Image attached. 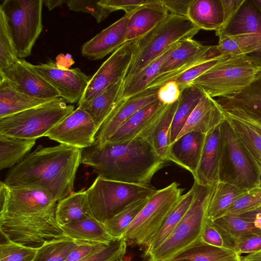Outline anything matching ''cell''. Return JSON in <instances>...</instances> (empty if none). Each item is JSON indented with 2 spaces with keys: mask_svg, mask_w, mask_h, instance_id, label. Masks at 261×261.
Listing matches in <instances>:
<instances>
[{
  "mask_svg": "<svg viewBox=\"0 0 261 261\" xmlns=\"http://www.w3.org/2000/svg\"><path fill=\"white\" fill-rule=\"evenodd\" d=\"M242 261H261V250L241 256Z\"/></svg>",
  "mask_w": 261,
  "mask_h": 261,
  "instance_id": "58",
  "label": "cell"
},
{
  "mask_svg": "<svg viewBox=\"0 0 261 261\" xmlns=\"http://www.w3.org/2000/svg\"><path fill=\"white\" fill-rule=\"evenodd\" d=\"M77 246L65 261H81L87 256L108 244L78 241Z\"/></svg>",
  "mask_w": 261,
  "mask_h": 261,
  "instance_id": "54",
  "label": "cell"
},
{
  "mask_svg": "<svg viewBox=\"0 0 261 261\" xmlns=\"http://www.w3.org/2000/svg\"><path fill=\"white\" fill-rule=\"evenodd\" d=\"M18 59L5 17L0 11V70L8 67Z\"/></svg>",
  "mask_w": 261,
  "mask_h": 261,
  "instance_id": "45",
  "label": "cell"
},
{
  "mask_svg": "<svg viewBox=\"0 0 261 261\" xmlns=\"http://www.w3.org/2000/svg\"><path fill=\"white\" fill-rule=\"evenodd\" d=\"M66 4L70 10L91 14L100 22L106 19L112 11L99 1L69 0Z\"/></svg>",
  "mask_w": 261,
  "mask_h": 261,
  "instance_id": "49",
  "label": "cell"
},
{
  "mask_svg": "<svg viewBox=\"0 0 261 261\" xmlns=\"http://www.w3.org/2000/svg\"><path fill=\"white\" fill-rule=\"evenodd\" d=\"M43 0H5L0 6L17 57L29 56L41 34Z\"/></svg>",
  "mask_w": 261,
  "mask_h": 261,
  "instance_id": "10",
  "label": "cell"
},
{
  "mask_svg": "<svg viewBox=\"0 0 261 261\" xmlns=\"http://www.w3.org/2000/svg\"><path fill=\"white\" fill-rule=\"evenodd\" d=\"M234 251L211 246L200 241L169 261H242Z\"/></svg>",
  "mask_w": 261,
  "mask_h": 261,
  "instance_id": "31",
  "label": "cell"
},
{
  "mask_svg": "<svg viewBox=\"0 0 261 261\" xmlns=\"http://www.w3.org/2000/svg\"><path fill=\"white\" fill-rule=\"evenodd\" d=\"M260 207H261V185L248 190L244 195L237 199L223 216L226 215L239 216Z\"/></svg>",
  "mask_w": 261,
  "mask_h": 261,
  "instance_id": "44",
  "label": "cell"
},
{
  "mask_svg": "<svg viewBox=\"0 0 261 261\" xmlns=\"http://www.w3.org/2000/svg\"><path fill=\"white\" fill-rule=\"evenodd\" d=\"M225 121L221 106L204 92L177 138L192 132L206 135Z\"/></svg>",
  "mask_w": 261,
  "mask_h": 261,
  "instance_id": "20",
  "label": "cell"
},
{
  "mask_svg": "<svg viewBox=\"0 0 261 261\" xmlns=\"http://www.w3.org/2000/svg\"><path fill=\"white\" fill-rule=\"evenodd\" d=\"M192 0H161L169 14L183 17L188 16L189 7Z\"/></svg>",
  "mask_w": 261,
  "mask_h": 261,
  "instance_id": "56",
  "label": "cell"
},
{
  "mask_svg": "<svg viewBox=\"0 0 261 261\" xmlns=\"http://www.w3.org/2000/svg\"><path fill=\"white\" fill-rule=\"evenodd\" d=\"M36 140L0 134V169L11 168L19 163L29 153Z\"/></svg>",
  "mask_w": 261,
  "mask_h": 261,
  "instance_id": "34",
  "label": "cell"
},
{
  "mask_svg": "<svg viewBox=\"0 0 261 261\" xmlns=\"http://www.w3.org/2000/svg\"><path fill=\"white\" fill-rule=\"evenodd\" d=\"M74 111L64 99L56 98L48 102L0 118V134L34 139L45 137L56 125Z\"/></svg>",
  "mask_w": 261,
  "mask_h": 261,
  "instance_id": "8",
  "label": "cell"
},
{
  "mask_svg": "<svg viewBox=\"0 0 261 261\" xmlns=\"http://www.w3.org/2000/svg\"><path fill=\"white\" fill-rule=\"evenodd\" d=\"M56 218L61 227L67 224L93 217L86 190L73 192L59 201Z\"/></svg>",
  "mask_w": 261,
  "mask_h": 261,
  "instance_id": "27",
  "label": "cell"
},
{
  "mask_svg": "<svg viewBox=\"0 0 261 261\" xmlns=\"http://www.w3.org/2000/svg\"><path fill=\"white\" fill-rule=\"evenodd\" d=\"M149 197L129 204L106 221L103 224L108 233L115 239H121L125 231L146 204Z\"/></svg>",
  "mask_w": 261,
  "mask_h": 261,
  "instance_id": "37",
  "label": "cell"
},
{
  "mask_svg": "<svg viewBox=\"0 0 261 261\" xmlns=\"http://www.w3.org/2000/svg\"><path fill=\"white\" fill-rule=\"evenodd\" d=\"M204 93L201 88L193 85H190L181 92L172 123L171 144L176 139Z\"/></svg>",
  "mask_w": 261,
  "mask_h": 261,
  "instance_id": "32",
  "label": "cell"
},
{
  "mask_svg": "<svg viewBox=\"0 0 261 261\" xmlns=\"http://www.w3.org/2000/svg\"><path fill=\"white\" fill-rule=\"evenodd\" d=\"M227 122L252 160L261 166V135L247 124L225 114Z\"/></svg>",
  "mask_w": 261,
  "mask_h": 261,
  "instance_id": "38",
  "label": "cell"
},
{
  "mask_svg": "<svg viewBox=\"0 0 261 261\" xmlns=\"http://www.w3.org/2000/svg\"><path fill=\"white\" fill-rule=\"evenodd\" d=\"M221 127L223 147L220 181L241 190L260 185L257 167L243 143L226 120Z\"/></svg>",
  "mask_w": 261,
  "mask_h": 261,
  "instance_id": "11",
  "label": "cell"
},
{
  "mask_svg": "<svg viewBox=\"0 0 261 261\" xmlns=\"http://www.w3.org/2000/svg\"><path fill=\"white\" fill-rule=\"evenodd\" d=\"M201 240L215 247L234 250V243L228 236L211 220L205 219Z\"/></svg>",
  "mask_w": 261,
  "mask_h": 261,
  "instance_id": "48",
  "label": "cell"
},
{
  "mask_svg": "<svg viewBox=\"0 0 261 261\" xmlns=\"http://www.w3.org/2000/svg\"><path fill=\"white\" fill-rule=\"evenodd\" d=\"M98 129L89 114L78 107L45 136L49 139L81 149L92 146Z\"/></svg>",
  "mask_w": 261,
  "mask_h": 261,
  "instance_id": "14",
  "label": "cell"
},
{
  "mask_svg": "<svg viewBox=\"0 0 261 261\" xmlns=\"http://www.w3.org/2000/svg\"><path fill=\"white\" fill-rule=\"evenodd\" d=\"M78 244L69 238L47 242L37 249L33 261H65Z\"/></svg>",
  "mask_w": 261,
  "mask_h": 261,
  "instance_id": "40",
  "label": "cell"
},
{
  "mask_svg": "<svg viewBox=\"0 0 261 261\" xmlns=\"http://www.w3.org/2000/svg\"><path fill=\"white\" fill-rule=\"evenodd\" d=\"M220 56L222 55L217 51L216 45H204L198 54L184 64L169 72L156 76L146 89H159L166 83L175 80L180 74L192 67Z\"/></svg>",
  "mask_w": 261,
  "mask_h": 261,
  "instance_id": "39",
  "label": "cell"
},
{
  "mask_svg": "<svg viewBox=\"0 0 261 261\" xmlns=\"http://www.w3.org/2000/svg\"><path fill=\"white\" fill-rule=\"evenodd\" d=\"M156 190L150 185L128 183L98 175L86 192L92 216L104 223L129 204L150 197Z\"/></svg>",
  "mask_w": 261,
  "mask_h": 261,
  "instance_id": "6",
  "label": "cell"
},
{
  "mask_svg": "<svg viewBox=\"0 0 261 261\" xmlns=\"http://www.w3.org/2000/svg\"><path fill=\"white\" fill-rule=\"evenodd\" d=\"M27 64L52 86L60 97L70 103L79 102L90 79L79 68H67L52 61L37 65L28 62Z\"/></svg>",
  "mask_w": 261,
  "mask_h": 261,
  "instance_id": "13",
  "label": "cell"
},
{
  "mask_svg": "<svg viewBox=\"0 0 261 261\" xmlns=\"http://www.w3.org/2000/svg\"><path fill=\"white\" fill-rule=\"evenodd\" d=\"M150 0H100L103 5L113 12L122 10L125 14L130 13L141 6L148 3Z\"/></svg>",
  "mask_w": 261,
  "mask_h": 261,
  "instance_id": "53",
  "label": "cell"
},
{
  "mask_svg": "<svg viewBox=\"0 0 261 261\" xmlns=\"http://www.w3.org/2000/svg\"><path fill=\"white\" fill-rule=\"evenodd\" d=\"M182 191L176 182L156 190L149 198L121 239L127 244L146 247L181 196Z\"/></svg>",
  "mask_w": 261,
  "mask_h": 261,
  "instance_id": "9",
  "label": "cell"
},
{
  "mask_svg": "<svg viewBox=\"0 0 261 261\" xmlns=\"http://www.w3.org/2000/svg\"><path fill=\"white\" fill-rule=\"evenodd\" d=\"M119 261H127V260H119ZM127 261H128V260H127Z\"/></svg>",
  "mask_w": 261,
  "mask_h": 261,
  "instance_id": "61",
  "label": "cell"
},
{
  "mask_svg": "<svg viewBox=\"0 0 261 261\" xmlns=\"http://www.w3.org/2000/svg\"><path fill=\"white\" fill-rule=\"evenodd\" d=\"M54 99L28 95L16 90L6 80L0 79V118L40 106Z\"/></svg>",
  "mask_w": 261,
  "mask_h": 261,
  "instance_id": "24",
  "label": "cell"
},
{
  "mask_svg": "<svg viewBox=\"0 0 261 261\" xmlns=\"http://www.w3.org/2000/svg\"><path fill=\"white\" fill-rule=\"evenodd\" d=\"M250 1L261 14V0H250Z\"/></svg>",
  "mask_w": 261,
  "mask_h": 261,
  "instance_id": "60",
  "label": "cell"
},
{
  "mask_svg": "<svg viewBox=\"0 0 261 261\" xmlns=\"http://www.w3.org/2000/svg\"><path fill=\"white\" fill-rule=\"evenodd\" d=\"M37 249L7 240L0 245V261H33Z\"/></svg>",
  "mask_w": 261,
  "mask_h": 261,
  "instance_id": "47",
  "label": "cell"
},
{
  "mask_svg": "<svg viewBox=\"0 0 261 261\" xmlns=\"http://www.w3.org/2000/svg\"><path fill=\"white\" fill-rule=\"evenodd\" d=\"M122 80L110 85L91 100L79 106L90 116L98 130L114 107L120 101Z\"/></svg>",
  "mask_w": 261,
  "mask_h": 261,
  "instance_id": "26",
  "label": "cell"
},
{
  "mask_svg": "<svg viewBox=\"0 0 261 261\" xmlns=\"http://www.w3.org/2000/svg\"><path fill=\"white\" fill-rule=\"evenodd\" d=\"M82 150V163L98 175L128 183L150 185L165 162L145 138L93 144Z\"/></svg>",
  "mask_w": 261,
  "mask_h": 261,
  "instance_id": "3",
  "label": "cell"
},
{
  "mask_svg": "<svg viewBox=\"0 0 261 261\" xmlns=\"http://www.w3.org/2000/svg\"><path fill=\"white\" fill-rule=\"evenodd\" d=\"M194 194L195 189L193 186L188 192L181 195L165 219L159 230L146 247L144 252L146 257L158 248L173 232L191 206Z\"/></svg>",
  "mask_w": 261,
  "mask_h": 261,
  "instance_id": "29",
  "label": "cell"
},
{
  "mask_svg": "<svg viewBox=\"0 0 261 261\" xmlns=\"http://www.w3.org/2000/svg\"><path fill=\"white\" fill-rule=\"evenodd\" d=\"M133 12L125 14L85 43L82 47V54L92 60H99L119 48L125 43L127 23Z\"/></svg>",
  "mask_w": 261,
  "mask_h": 261,
  "instance_id": "18",
  "label": "cell"
},
{
  "mask_svg": "<svg viewBox=\"0 0 261 261\" xmlns=\"http://www.w3.org/2000/svg\"><path fill=\"white\" fill-rule=\"evenodd\" d=\"M212 221L228 236L234 245L241 239L253 233L250 222L240 216L226 215Z\"/></svg>",
  "mask_w": 261,
  "mask_h": 261,
  "instance_id": "42",
  "label": "cell"
},
{
  "mask_svg": "<svg viewBox=\"0 0 261 261\" xmlns=\"http://www.w3.org/2000/svg\"><path fill=\"white\" fill-rule=\"evenodd\" d=\"M64 234L76 241L109 244L115 240L107 231L103 223L93 217L61 226Z\"/></svg>",
  "mask_w": 261,
  "mask_h": 261,
  "instance_id": "28",
  "label": "cell"
},
{
  "mask_svg": "<svg viewBox=\"0 0 261 261\" xmlns=\"http://www.w3.org/2000/svg\"><path fill=\"white\" fill-rule=\"evenodd\" d=\"M204 46L193 38L178 41L163 63L157 76L169 72L184 64L198 54Z\"/></svg>",
  "mask_w": 261,
  "mask_h": 261,
  "instance_id": "36",
  "label": "cell"
},
{
  "mask_svg": "<svg viewBox=\"0 0 261 261\" xmlns=\"http://www.w3.org/2000/svg\"><path fill=\"white\" fill-rule=\"evenodd\" d=\"M205 136L192 132L177 138L170 144L166 161H171L194 174L199 162Z\"/></svg>",
  "mask_w": 261,
  "mask_h": 261,
  "instance_id": "21",
  "label": "cell"
},
{
  "mask_svg": "<svg viewBox=\"0 0 261 261\" xmlns=\"http://www.w3.org/2000/svg\"><path fill=\"white\" fill-rule=\"evenodd\" d=\"M178 100L165 106L160 118L147 137L156 153L165 162L171 144L172 123Z\"/></svg>",
  "mask_w": 261,
  "mask_h": 261,
  "instance_id": "30",
  "label": "cell"
},
{
  "mask_svg": "<svg viewBox=\"0 0 261 261\" xmlns=\"http://www.w3.org/2000/svg\"><path fill=\"white\" fill-rule=\"evenodd\" d=\"M223 33L261 34V14L250 0H246L224 31L219 35Z\"/></svg>",
  "mask_w": 261,
  "mask_h": 261,
  "instance_id": "35",
  "label": "cell"
},
{
  "mask_svg": "<svg viewBox=\"0 0 261 261\" xmlns=\"http://www.w3.org/2000/svg\"><path fill=\"white\" fill-rule=\"evenodd\" d=\"M247 191L241 190L223 181L210 186L205 212L206 219L214 221L222 217L232 203Z\"/></svg>",
  "mask_w": 261,
  "mask_h": 261,
  "instance_id": "25",
  "label": "cell"
},
{
  "mask_svg": "<svg viewBox=\"0 0 261 261\" xmlns=\"http://www.w3.org/2000/svg\"><path fill=\"white\" fill-rule=\"evenodd\" d=\"M169 14L161 0H150L131 14L128 21L125 42L145 36Z\"/></svg>",
  "mask_w": 261,
  "mask_h": 261,
  "instance_id": "22",
  "label": "cell"
},
{
  "mask_svg": "<svg viewBox=\"0 0 261 261\" xmlns=\"http://www.w3.org/2000/svg\"><path fill=\"white\" fill-rule=\"evenodd\" d=\"M127 243L122 239H115L93 252L81 261H119L123 260Z\"/></svg>",
  "mask_w": 261,
  "mask_h": 261,
  "instance_id": "46",
  "label": "cell"
},
{
  "mask_svg": "<svg viewBox=\"0 0 261 261\" xmlns=\"http://www.w3.org/2000/svg\"><path fill=\"white\" fill-rule=\"evenodd\" d=\"M181 91L175 81L166 83L159 88L158 99L164 105H168L177 101L180 97Z\"/></svg>",
  "mask_w": 261,
  "mask_h": 261,
  "instance_id": "52",
  "label": "cell"
},
{
  "mask_svg": "<svg viewBox=\"0 0 261 261\" xmlns=\"http://www.w3.org/2000/svg\"><path fill=\"white\" fill-rule=\"evenodd\" d=\"M261 73V59L253 55L226 56L191 85L214 98L234 95L249 86Z\"/></svg>",
  "mask_w": 261,
  "mask_h": 261,
  "instance_id": "4",
  "label": "cell"
},
{
  "mask_svg": "<svg viewBox=\"0 0 261 261\" xmlns=\"http://www.w3.org/2000/svg\"><path fill=\"white\" fill-rule=\"evenodd\" d=\"M200 30L188 17L169 14L152 31L138 39L136 51L122 79L123 87L174 44L192 38Z\"/></svg>",
  "mask_w": 261,
  "mask_h": 261,
  "instance_id": "5",
  "label": "cell"
},
{
  "mask_svg": "<svg viewBox=\"0 0 261 261\" xmlns=\"http://www.w3.org/2000/svg\"><path fill=\"white\" fill-rule=\"evenodd\" d=\"M66 1L62 0H46L44 1L45 5L48 10H51L54 8L61 6L64 3H66Z\"/></svg>",
  "mask_w": 261,
  "mask_h": 261,
  "instance_id": "59",
  "label": "cell"
},
{
  "mask_svg": "<svg viewBox=\"0 0 261 261\" xmlns=\"http://www.w3.org/2000/svg\"><path fill=\"white\" fill-rule=\"evenodd\" d=\"M223 147L221 124L207 134L197 168L193 174L194 182L203 186L220 180Z\"/></svg>",
  "mask_w": 261,
  "mask_h": 261,
  "instance_id": "17",
  "label": "cell"
},
{
  "mask_svg": "<svg viewBox=\"0 0 261 261\" xmlns=\"http://www.w3.org/2000/svg\"><path fill=\"white\" fill-rule=\"evenodd\" d=\"M245 1L246 0H221L224 15L223 24L221 29L216 32V36H218L224 31Z\"/></svg>",
  "mask_w": 261,
  "mask_h": 261,
  "instance_id": "55",
  "label": "cell"
},
{
  "mask_svg": "<svg viewBox=\"0 0 261 261\" xmlns=\"http://www.w3.org/2000/svg\"><path fill=\"white\" fill-rule=\"evenodd\" d=\"M165 106L158 99L139 110L117 129L107 142H123L138 138H147Z\"/></svg>",
  "mask_w": 261,
  "mask_h": 261,
  "instance_id": "19",
  "label": "cell"
},
{
  "mask_svg": "<svg viewBox=\"0 0 261 261\" xmlns=\"http://www.w3.org/2000/svg\"><path fill=\"white\" fill-rule=\"evenodd\" d=\"M82 151L61 144L46 147L39 145L10 168L4 182L10 186L42 190L58 202L73 192Z\"/></svg>",
  "mask_w": 261,
  "mask_h": 261,
  "instance_id": "2",
  "label": "cell"
},
{
  "mask_svg": "<svg viewBox=\"0 0 261 261\" xmlns=\"http://www.w3.org/2000/svg\"><path fill=\"white\" fill-rule=\"evenodd\" d=\"M187 17L200 30L219 31L224 20L221 0H192Z\"/></svg>",
  "mask_w": 261,
  "mask_h": 261,
  "instance_id": "23",
  "label": "cell"
},
{
  "mask_svg": "<svg viewBox=\"0 0 261 261\" xmlns=\"http://www.w3.org/2000/svg\"><path fill=\"white\" fill-rule=\"evenodd\" d=\"M234 250L241 256L260 251L261 234L252 233L241 239L234 244Z\"/></svg>",
  "mask_w": 261,
  "mask_h": 261,
  "instance_id": "51",
  "label": "cell"
},
{
  "mask_svg": "<svg viewBox=\"0 0 261 261\" xmlns=\"http://www.w3.org/2000/svg\"><path fill=\"white\" fill-rule=\"evenodd\" d=\"M222 107L224 113L251 127L261 135V115L250 109L216 99Z\"/></svg>",
  "mask_w": 261,
  "mask_h": 261,
  "instance_id": "43",
  "label": "cell"
},
{
  "mask_svg": "<svg viewBox=\"0 0 261 261\" xmlns=\"http://www.w3.org/2000/svg\"><path fill=\"white\" fill-rule=\"evenodd\" d=\"M226 56L228 55H222L196 65L182 73L173 81L177 83L181 92L195 80L214 67Z\"/></svg>",
  "mask_w": 261,
  "mask_h": 261,
  "instance_id": "50",
  "label": "cell"
},
{
  "mask_svg": "<svg viewBox=\"0 0 261 261\" xmlns=\"http://www.w3.org/2000/svg\"><path fill=\"white\" fill-rule=\"evenodd\" d=\"M0 79L8 81L16 90L33 97L44 99L60 97L59 92L29 67L24 59H18L0 70Z\"/></svg>",
  "mask_w": 261,
  "mask_h": 261,
  "instance_id": "15",
  "label": "cell"
},
{
  "mask_svg": "<svg viewBox=\"0 0 261 261\" xmlns=\"http://www.w3.org/2000/svg\"><path fill=\"white\" fill-rule=\"evenodd\" d=\"M177 43L178 42L170 47L159 57L131 78L123 86L120 100L133 97L146 89L157 76L163 63L177 45Z\"/></svg>",
  "mask_w": 261,
  "mask_h": 261,
  "instance_id": "33",
  "label": "cell"
},
{
  "mask_svg": "<svg viewBox=\"0 0 261 261\" xmlns=\"http://www.w3.org/2000/svg\"><path fill=\"white\" fill-rule=\"evenodd\" d=\"M193 202L168 238L147 257V261H169L201 241L205 221L209 186L194 182Z\"/></svg>",
  "mask_w": 261,
  "mask_h": 261,
  "instance_id": "7",
  "label": "cell"
},
{
  "mask_svg": "<svg viewBox=\"0 0 261 261\" xmlns=\"http://www.w3.org/2000/svg\"><path fill=\"white\" fill-rule=\"evenodd\" d=\"M218 98L261 115V73L249 86L241 92L233 96Z\"/></svg>",
  "mask_w": 261,
  "mask_h": 261,
  "instance_id": "41",
  "label": "cell"
},
{
  "mask_svg": "<svg viewBox=\"0 0 261 261\" xmlns=\"http://www.w3.org/2000/svg\"><path fill=\"white\" fill-rule=\"evenodd\" d=\"M58 202L35 188L0 182V229L7 240L38 249L67 238L56 218Z\"/></svg>",
  "mask_w": 261,
  "mask_h": 261,
  "instance_id": "1",
  "label": "cell"
},
{
  "mask_svg": "<svg viewBox=\"0 0 261 261\" xmlns=\"http://www.w3.org/2000/svg\"><path fill=\"white\" fill-rule=\"evenodd\" d=\"M159 89H145L128 99L121 100L98 129L94 144L107 143L117 129L139 110L158 100Z\"/></svg>",
  "mask_w": 261,
  "mask_h": 261,
  "instance_id": "16",
  "label": "cell"
},
{
  "mask_svg": "<svg viewBox=\"0 0 261 261\" xmlns=\"http://www.w3.org/2000/svg\"><path fill=\"white\" fill-rule=\"evenodd\" d=\"M239 216L250 222L253 233L261 234V207Z\"/></svg>",
  "mask_w": 261,
  "mask_h": 261,
  "instance_id": "57",
  "label": "cell"
},
{
  "mask_svg": "<svg viewBox=\"0 0 261 261\" xmlns=\"http://www.w3.org/2000/svg\"><path fill=\"white\" fill-rule=\"evenodd\" d=\"M138 40L124 43L101 64L90 78L78 106L91 100L111 84L123 79L136 51Z\"/></svg>",
  "mask_w": 261,
  "mask_h": 261,
  "instance_id": "12",
  "label": "cell"
}]
</instances>
